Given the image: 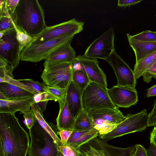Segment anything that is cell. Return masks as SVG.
Returning a JSON list of instances; mask_svg holds the SVG:
<instances>
[{"mask_svg": "<svg viewBox=\"0 0 156 156\" xmlns=\"http://www.w3.org/2000/svg\"><path fill=\"white\" fill-rule=\"evenodd\" d=\"M153 106H154V107H156V99L155 100L154 102V103Z\"/></svg>", "mask_w": 156, "mask_h": 156, "instance_id": "51", "label": "cell"}, {"mask_svg": "<svg viewBox=\"0 0 156 156\" xmlns=\"http://www.w3.org/2000/svg\"><path fill=\"white\" fill-rule=\"evenodd\" d=\"M84 23L75 19L51 26H47L29 44L39 43L66 36H74L82 31Z\"/></svg>", "mask_w": 156, "mask_h": 156, "instance_id": "8", "label": "cell"}, {"mask_svg": "<svg viewBox=\"0 0 156 156\" xmlns=\"http://www.w3.org/2000/svg\"><path fill=\"white\" fill-rule=\"evenodd\" d=\"M80 151L84 153L86 156H95L90 153L86 151L79 150Z\"/></svg>", "mask_w": 156, "mask_h": 156, "instance_id": "48", "label": "cell"}, {"mask_svg": "<svg viewBox=\"0 0 156 156\" xmlns=\"http://www.w3.org/2000/svg\"><path fill=\"white\" fill-rule=\"evenodd\" d=\"M79 150L95 156H132L136 150V144L122 148L109 144L97 137L82 146Z\"/></svg>", "mask_w": 156, "mask_h": 156, "instance_id": "10", "label": "cell"}, {"mask_svg": "<svg viewBox=\"0 0 156 156\" xmlns=\"http://www.w3.org/2000/svg\"><path fill=\"white\" fill-rule=\"evenodd\" d=\"M59 148L64 156H77L78 150H76L69 145H62Z\"/></svg>", "mask_w": 156, "mask_h": 156, "instance_id": "38", "label": "cell"}, {"mask_svg": "<svg viewBox=\"0 0 156 156\" xmlns=\"http://www.w3.org/2000/svg\"><path fill=\"white\" fill-rule=\"evenodd\" d=\"M34 98L35 104L43 112L45 111L49 100H54L55 101V98L48 92L39 93L35 95Z\"/></svg>", "mask_w": 156, "mask_h": 156, "instance_id": "28", "label": "cell"}, {"mask_svg": "<svg viewBox=\"0 0 156 156\" xmlns=\"http://www.w3.org/2000/svg\"><path fill=\"white\" fill-rule=\"evenodd\" d=\"M14 69L6 61L0 58V77L7 76L13 78L12 72Z\"/></svg>", "mask_w": 156, "mask_h": 156, "instance_id": "32", "label": "cell"}, {"mask_svg": "<svg viewBox=\"0 0 156 156\" xmlns=\"http://www.w3.org/2000/svg\"><path fill=\"white\" fill-rule=\"evenodd\" d=\"M83 109L87 111L102 108L115 109L116 106L111 101L107 89L98 84L90 82L82 92Z\"/></svg>", "mask_w": 156, "mask_h": 156, "instance_id": "7", "label": "cell"}, {"mask_svg": "<svg viewBox=\"0 0 156 156\" xmlns=\"http://www.w3.org/2000/svg\"><path fill=\"white\" fill-rule=\"evenodd\" d=\"M115 36L113 27H110L90 44L83 56L87 58H99L106 61L112 51L115 50Z\"/></svg>", "mask_w": 156, "mask_h": 156, "instance_id": "9", "label": "cell"}, {"mask_svg": "<svg viewBox=\"0 0 156 156\" xmlns=\"http://www.w3.org/2000/svg\"><path fill=\"white\" fill-rule=\"evenodd\" d=\"M113 69L117 78V85L135 88L136 80L133 70L113 51L106 60Z\"/></svg>", "mask_w": 156, "mask_h": 156, "instance_id": "12", "label": "cell"}, {"mask_svg": "<svg viewBox=\"0 0 156 156\" xmlns=\"http://www.w3.org/2000/svg\"><path fill=\"white\" fill-rule=\"evenodd\" d=\"M142 0H119L118 5L119 7H126L134 5L141 2Z\"/></svg>", "mask_w": 156, "mask_h": 156, "instance_id": "44", "label": "cell"}, {"mask_svg": "<svg viewBox=\"0 0 156 156\" xmlns=\"http://www.w3.org/2000/svg\"><path fill=\"white\" fill-rule=\"evenodd\" d=\"M156 60V51L145 57L137 64H135L133 72L137 80L142 76Z\"/></svg>", "mask_w": 156, "mask_h": 156, "instance_id": "24", "label": "cell"}, {"mask_svg": "<svg viewBox=\"0 0 156 156\" xmlns=\"http://www.w3.org/2000/svg\"><path fill=\"white\" fill-rule=\"evenodd\" d=\"M34 96L13 100H0V113L15 114L20 112L22 114L30 109L32 105L35 103Z\"/></svg>", "mask_w": 156, "mask_h": 156, "instance_id": "15", "label": "cell"}, {"mask_svg": "<svg viewBox=\"0 0 156 156\" xmlns=\"http://www.w3.org/2000/svg\"><path fill=\"white\" fill-rule=\"evenodd\" d=\"M29 133L30 143L28 156H58L59 147L37 119Z\"/></svg>", "mask_w": 156, "mask_h": 156, "instance_id": "3", "label": "cell"}, {"mask_svg": "<svg viewBox=\"0 0 156 156\" xmlns=\"http://www.w3.org/2000/svg\"><path fill=\"white\" fill-rule=\"evenodd\" d=\"M45 88L47 92L51 94L55 98V101H58L59 105L65 102L66 100L67 89L47 85Z\"/></svg>", "mask_w": 156, "mask_h": 156, "instance_id": "26", "label": "cell"}, {"mask_svg": "<svg viewBox=\"0 0 156 156\" xmlns=\"http://www.w3.org/2000/svg\"><path fill=\"white\" fill-rule=\"evenodd\" d=\"M31 108L34 112L37 119L41 126L53 138L59 147L63 145L61 139L58 136V132L56 127L51 123L47 122L44 119L43 112L40 108L35 103L32 105Z\"/></svg>", "mask_w": 156, "mask_h": 156, "instance_id": "22", "label": "cell"}, {"mask_svg": "<svg viewBox=\"0 0 156 156\" xmlns=\"http://www.w3.org/2000/svg\"><path fill=\"white\" fill-rule=\"evenodd\" d=\"M14 28L13 21L11 16L0 18V32Z\"/></svg>", "mask_w": 156, "mask_h": 156, "instance_id": "35", "label": "cell"}, {"mask_svg": "<svg viewBox=\"0 0 156 156\" xmlns=\"http://www.w3.org/2000/svg\"><path fill=\"white\" fill-rule=\"evenodd\" d=\"M0 93L7 100L32 97L35 95L28 90L5 82L0 83Z\"/></svg>", "mask_w": 156, "mask_h": 156, "instance_id": "20", "label": "cell"}, {"mask_svg": "<svg viewBox=\"0 0 156 156\" xmlns=\"http://www.w3.org/2000/svg\"><path fill=\"white\" fill-rule=\"evenodd\" d=\"M0 100H7L6 98L0 93Z\"/></svg>", "mask_w": 156, "mask_h": 156, "instance_id": "50", "label": "cell"}, {"mask_svg": "<svg viewBox=\"0 0 156 156\" xmlns=\"http://www.w3.org/2000/svg\"><path fill=\"white\" fill-rule=\"evenodd\" d=\"M156 126V107H154L148 114L147 120V126Z\"/></svg>", "mask_w": 156, "mask_h": 156, "instance_id": "39", "label": "cell"}, {"mask_svg": "<svg viewBox=\"0 0 156 156\" xmlns=\"http://www.w3.org/2000/svg\"><path fill=\"white\" fill-rule=\"evenodd\" d=\"M11 16L7 9L6 0H0V18Z\"/></svg>", "mask_w": 156, "mask_h": 156, "instance_id": "43", "label": "cell"}, {"mask_svg": "<svg viewBox=\"0 0 156 156\" xmlns=\"http://www.w3.org/2000/svg\"><path fill=\"white\" fill-rule=\"evenodd\" d=\"M95 125L93 119L83 109L75 119L73 129L89 130L94 129Z\"/></svg>", "mask_w": 156, "mask_h": 156, "instance_id": "23", "label": "cell"}, {"mask_svg": "<svg viewBox=\"0 0 156 156\" xmlns=\"http://www.w3.org/2000/svg\"><path fill=\"white\" fill-rule=\"evenodd\" d=\"M11 17L18 29L32 37L47 27L44 9L37 0H20Z\"/></svg>", "mask_w": 156, "mask_h": 156, "instance_id": "2", "label": "cell"}, {"mask_svg": "<svg viewBox=\"0 0 156 156\" xmlns=\"http://www.w3.org/2000/svg\"><path fill=\"white\" fill-rule=\"evenodd\" d=\"M24 118L23 122L27 128L30 130L33 126L37 119L35 115L31 108L22 113Z\"/></svg>", "mask_w": 156, "mask_h": 156, "instance_id": "33", "label": "cell"}, {"mask_svg": "<svg viewBox=\"0 0 156 156\" xmlns=\"http://www.w3.org/2000/svg\"><path fill=\"white\" fill-rule=\"evenodd\" d=\"M150 140L151 145L156 147V126L154 127L150 133Z\"/></svg>", "mask_w": 156, "mask_h": 156, "instance_id": "45", "label": "cell"}, {"mask_svg": "<svg viewBox=\"0 0 156 156\" xmlns=\"http://www.w3.org/2000/svg\"><path fill=\"white\" fill-rule=\"evenodd\" d=\"M126 36L129 44L135 54V64L145 57L156 51V42L138 40L133 38L128 33L126 34Z\"/></svg>", "mask_w": 156, "mask_h": 156, "instance_id": "18", "label": "cell"}, {"mask_svg": "<svg viewBox=\"0 0 156 156\" xmlns=\"http://www.w3.org/2000/svg\"><path fill=\"white\" fill-rule=\"evenodd\" d=\"M133 38L138 40L149 42H156V31L145 30L139 34L131 35Z\"/></svg>", "mask_w": 156, "mask_h": 156, "instance_id": "31", "label": "cell"}, {"mask_svg": "<svg viewBox=\"0 0 156 156\" xmlns=\"http://www.w3.org/2000/svg\"><path fill=\"white\" fill-rule=\"evenodd\" d=\"M87 111L93 120H101L111 123L118 124L126 118L117 107L113 109L102 108Z\"/></svg>", "mask_w": 156, "mask_h": 156, "instance_id": "17", "label": "cell"}, {"mask_svg": "<svg viewBox=\"0 0 156 156\" xmlns=\"http://www.w3.org/2000/svg\"><path fill=\"white\" fill-rule=\"evenodd\" d=\"M147 151L148 156H156V147L150 145Z\"/></svg>", "mask_w": 156, "mask_h": 156, "instance_id": "47", "label": "cell"}, {"mask_svg": "<svg viewBox=\"0 0 156 156\" xmlns=\"http://www.w3.org/2000/svg\"><path fill=\"white\" fill-rule=\"evenodd\" d=\"M148 115L146 109L134 114L129 113L125 115V119L112 131L99 136V138L107 141L129 133L142 132L147 127Z\"/></svg>", "mask_w": 156, "mask_h": 156, "instance_id": "6", "label": "cell"}, {"mask_svg": "<svg viewBox=\"0 0 156 156\" xmlns=\"http://www.w3.org/2000/svg\"><path fill=\"white\" fill-rule=\"evenodd\" d=\"M132 156H148L147 150L140 144H136V150Z\"/></svg>", "mask_w": 156, "mask_h": 156, "instance_id": "42", "label": "cell"}, {"mask_svg": "<svg viewBox=\"0 0 156 156\" xmlns=\"http://www.w3.org/2000/svg\"><path fill=\"white\" fill-rule=\"evenodd\" d=\"M147 91V97L156 96V84L148 89Z\"/></svg>", "mask_w": 156, "mask_h": 156, "instance_id": "46", "label": "cell"}, {"mask_svg": "<svg viewBox=\"0 0 156 156\" xmlns=\"http://www.w3.org/2000/svg\"><path fill=\"white\" fill-rule=\"evenodd\" d=\"M90 130H80L73 129L69 138L65 144L69 145L77 141Z\"/></svg>", "mask_w": 156, "mask_h": 156, "instance_id": "36", "label": "cell"}, {"mask_svg": "<svg viewBox=\"0 0 156 156\" xmlns=\"http://www.w3.org/2000/svg\"><path fill=\"white\" fill-rule=\"evenodd\" d=\"M20 0H6L8 11L11 16L13 13Z\"/></svg>", "mask_w": 156, "mask_h": 156, "instance_id": "41", "label": "cell"}, {"mask_svg": "<svg viewBox=\"0 0 156 156\" xmlns=\"http://www.w3.org/2000/svg\"><path fill=\"white\" fill-rule=\"evenodd\" d=\"M4 31L0 38V58L6 61L14 69L20 60L21 51L16 37V31L14 28Z\"/></svg>", "mask_w": 156, "mask_h": 156, "instance_id": "11", "label": "cell"}, {"mask_svg": "<svg viewBox=\"0 0 156 156\" xmlns=\"http://www.w3.org/2000/svg\"><path fill=\"white\" fill-rule=\"evenodd\" d=\"M72 131L63 129L58 131V134L60 136L63 145L67 143L70 137Z\"/></svg>", "mask_w": 156, "mask_h": 156, "instance_id": "40", "label": "cell"}, {"mask_svg": "<svg viewBox=\"0 0 156 156\" xmlns=\"http://www.w3.org/2000/svg\"><path fill=\"white\" fill-rule=\"evenodd\" d=\"M18 80L31 88L38 94L47 92L45 88L47 85L43 82L41 83L30 79Z\"/></svg>", "mask_w": 156, "mask_h": 156, "instance_id": "29", "label": "cell"}, {"mask_svg": "<svg viewBox=\"0 0 156 156\" xmlns=\"http://www.w3.org/2000/svg\"><path fill=\"white\" fill-rule=\"evenodd\" d=\"M73 62H51L45 60L41 75L43 82L48 86L67 89L72 81L74 71Z\"/></svg>", "mask_w": 156, "mask_h": 156, "instance_id": "4", "label": "cell"}, {"mask_svg": "<svg viewBox=\"0 0 156 156\" xmlns=\"http://www.w3.org/2000/svg\"><path fill=\"white\" fill-rule=\"evenodd\" d=\"M156 65V60L153 63V64L151 66V67L153 66H155Z\"/></svg>", "mask_w": 156, "mask_h": 156, "instance_id": "52", "label": "cell"}, {"mask_svg": "<svg viewBox=\"0 0 156 156\" xmlns=\"http://www.w3.org/2000/svg\"><path fill=\"white\" fill-rule=\"evenodd\" d=\"M0 156H26L29 135L15 114L0 113Z\"/></svg>", "mask_w": 156, "mask_h": 156, "instance_id": "1", "label": "cell"}, {"mask_svg": "<svg viewBox=\"0 0 156 156\" xmlns=\"http://www.w3.org/2000/svg\"><path fill=\"white\" fill-rule=\"evenodd\" d=\"M77 156H86L84 153L81 152L79 150L78 151Z\"/></svg>", "mask_w": 156, "mask_h": 156, "instance_id": "49", "label": "cell"}, {"mask_svg": "<svg viewBox=\"0 0 156 156\" xmlns=\"http://www.w3.org/2000/svg\"><path fill=\"white\" fill-rule=\"evenodd\" d=\"M142 76L143 80L147 83L151 81L152 78L156 79V65L151 67L144 73Z\"/></svg>", "mask_w": 156, "mask_h": 156, "instance_id": "37", "label": "cell"}, {"mask_svg": "<svg viewBox=\"0 0 156 156\" xmlns=\"http://www.w3.org/2000/svg\"><path fill=\"white\" fill-rule=\"evenodd\" d=\"M75 121L68 107L66 101L59 105V111L56 119V126L58 131L62 129L72 131Z\"/></svg>", "mask_w": 156, "mask_h": 156, "instance_id": "21", "label": "cell"}, {"mask_svg": "<svg viewBox=\"0 0 156 156\" xmlns=\"http://www.w3.org/2000/svg\"><path fill=\"white\" fill-rule=\"evenodd\" d=\"M82 92L72 80L67 88L66 101L70 112L75 119L83 109Z\"/></svg>", "mask_w": 156, "mask_h": 156, "instance_id": "16", "label": "cell"}, {"mask_svg": "<svg viewBox=\"0 0 156 156\" xmlns=\"http://www.w3.org/2000/svg\"><path fill=\"white\" fill-rule=\"evenodd\" d=\"M72 80L82 92L90 82L85 72L81 69L74 70Z\"/></svg>", "mask_w": 156, "mask_h": 156, "instance_id": "25", "label": "cell"}, {"mask_svg": "<svg viewBox=\"0 0 156 156\" xmlns=\"http://www.w3.org/2000/svg\"><path fill=\"white\" fill-rule=\"evenodd\" d=\"M72 40L64 43L51 52L45 60L51 62H73L76 52L71 46Z\"/></svg>", "mask_w": 156, "mask_h": 156, "instance_id": "19", "label": "cell"}, {"mask_svg": "<svg viewBox=\"0 0 156 156\" xmlns=\"http://www.w3.org/2000/svg\"><path fill=\"white\" fill-rule=\"evenodd\" d=\"M99 136L98 131L94 128L90 130L77 141L69 145L76 150H79L83 145Z\"/></svg>", "mask_w": 156, "mask_h": 156, "instance_id": "27", "label": "cell"}, {"mask_svg": "<svg viewBox=\"0 0 156 156\" xmlns=\"http://www.w3.org/2000/svg\"><path fill=\"white\" fill-rule=\"evenodd\" d=\"M76 59L80 64V69L85 72L90 82L96 83L105 89L107 88L106 75L99 67L97 59L87 58L81 55L77 56Z\"/></svg>", "mask_w": 156, "mask_h": 156, "instance_id": "14", "label": "cell"}, {"mask_svg": "<svg viewBox=\"0 0 156 156\" xmlns=\"http://www.w3.org/2000/svg\"><path fill=\"white\" fill-rule=\"evenodd\" d=\"M74 36H66L39 43L29 44L21 51L20 60L34 63L45 60L51 52L64 43L72 40Z\"/></svg>", "mask_w": 156, "mask_h": 156, "instance_id": "5", "label": "cell"}, {"mask_svg": "<svg viewBox=\"0 0 156 156\" xmlns=\"http://www.w3.org/2000/svg\"><path fill=\"white\" fill-rule=\"evenodd\" d=\"M106 89L111 101L118 107L128 108L138 101L136 89L116 85Z\"/></svg>", "mask_w": 156, "mask_h": 156, "instance_id": "13", "label": "cell"}, {"mask_svg": "<svg viewBox=\"0 0 156 156\" xmlns=\"http://www.w3.org/2000/svg\"><path fill=\"white\" fill-rule=\"evenodd\" d=\"M117 125L110 123L95 124L94 128L98 131L99 136L110 132L114 129Z\"/></svg>", "mask_w": 156, "mask_h": 156, "instance_id": "34", "label": "cell"}, {"mask_svg": "<svg viewBox=\"0 0 156 156\" xmlns=\"http://www.w3.org/2000/svg\"><path fill=\"white\" fill-rule=\"evenodd\" d=\"M13 24L16 31V37L19 42L21 52L24 47L32 41L35 37H31L24 33L16 27L14 22Z\"/></svg>", "mask_w": 156, "mask_h": 156, "instance_id": "30", "label": "cell"}]
</instances>
